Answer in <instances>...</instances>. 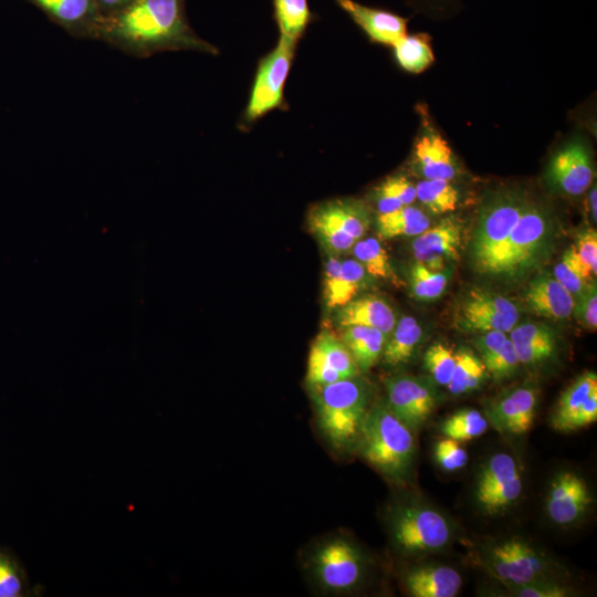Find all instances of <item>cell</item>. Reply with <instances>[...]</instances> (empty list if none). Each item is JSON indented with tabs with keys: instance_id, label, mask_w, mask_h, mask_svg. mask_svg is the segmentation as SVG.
<instances>
[{
	"instance_id": "1",
	"label": "cell",
	"mask_w": 597,
	"mask_h": 597,
	"mask_svg": "<svg viewBox=\"0 0 597 597\" xmlns=\"http://www.w3.org/2000/svg\"><path fill=\"white\" fill-rule=\"evenodd\" d=\"M97 39L138 57L176 50L218 53L190 28L184 0H135L103 18Z\"/></svg>"
},
{
	"instance_id": "2",
	"label": "cell",
	"mask_w": 597,
	"mask_h": 597,
	"mask_svg": "<svg viewBox=\"0 0 597 597\" xmlns=\"http://www.w3.org/2000/svg\"><path fill=\"white\" fill-rule=\"evenodd\" d=\"M316 427L336 450L356 447L369 409V390L358 376L310 388Z\"/></svg>"
},
{
	"instance_id": "3",
	"label": "cell",
	"mask_w": 597,
	"mask_h": 597,
	"mask_svg": "<svg viewBox=\"0 0 597 597\" xmlns=\"http://www.w3.org/2000/svg\"><path fill=\"white\" fill-rule=\"evenodd\" d=\"M356 448L371 467L394 482L408 478L416 453L412 431L385 402L369 407Z\"/></svg>"
},
{
	"instance_id": "4",
	"label": "cell",
	"mask_w": 597,
	"mask_h": 597,
	"mask_svg": "<svg viewBox=\"0 0 597 597\" xmlns=\"http://www.w3.org/2000/svg\"><path fill=\"white\" fill-rule=\"evenodd\" d=\"M553 232L554 223L548 210L531 201L505 241L478 271L494 276L521 275L548 254Z\"/></svg>"
},
{
	"instance_id": "5",
	"label": "cell",
	"mask_w": 597,
	"mask_h": 597,
	"mask_svg": "<svg viewBox=\"0 0 597 597\" xmlns=\"http://www.w3.org/2000/svg\"><path fill=\"white\" fill-rule=\"evenodd\" d=\"M306 566L311 579L322 591L343 594L360 584L366 559L354 542L343 536H332L314 546Z\"/></svg>"
},
{
	"instance_id": "6",
	"label": "cell",
	"mask_w": 597,
	"mask_h": 597,
	"mask_svg": "<svg viewBox=\"0 0 597 597\" xmlns=\"http://www.w3.org/2000/svg\"><path fill=\"white\" fill-rule=\"evenodd\" d=\"M531 201L521 191L504 190L495 192L483 203L471 242L476 270L505 241Z\"/></svg>"
},
{
	"instance_id": "7",
	"label": "cell",
	"mask_w": 597,
	"mask_h": 597,
	"mask_svg": "<svg viewBox=\"0 0 597 597\" xmlns=\"http://www.w3.org/2000/svg\"><path fill=\"white\" fill-rule=\"evenodd\" d=\"M390 534L404 553L433 552L447 546L452 530L438 511L422 505H402L392 512Z\"/></svg>"
},
{
	"instance_id": "8",
	"label": "cell",
	"mask_w": 597,
	"mask_h": 597,
	"mask_svg": "<svg viewBox=\"0 0 597 597\" xmlns=\"http://www.w3.org/2000/svg\"><path fill=\"white\" fill-rule=\"evenodd\" d=\"M296 42L280 36L276 46L265 55L258 67L244 121L252 123L283 102V91Z\"/></svg>"
},
{
	"instance_id": "9",
	"label": "cell",
	"mask_w": 597,
	"mask_h": 597,
	"mask_svg": "<svg viewBox=\"0 0 597 597\" xmlns=\"http://www.w3.org/2000/svg\"><path fill=\"white\" fill-rule=\"evenodd\" d=\"M386 405L412 432L425 425L436 407L433 389L425 380L410 375H396L385 380Z\"/></svg>"
},
{
	"instance_id": "10",
	"label": "cell",
	"mask_w": 597,
	"mask_h": 597,
	"mask_svg": "<svg viewBox=\"0 0 597 597\" xmlns=\"http://www.w3.org/2000/svg\"><path fill=\"white\" fill-rule=\"evenodd\" d=\"M519 321L516 305L507 297L480 290L469 293L460 306V327L469 332L510 333Z\"/></svg>"
},
{
	"instance_id": "11",
	"label": "cell",
	"mask_w": 597,
	"mask_h": 597,
	"mask_svg": "<svg viewBox=\"0 0 597 597\" xmlns=\"http://www.w3.org/2000/svg\"><path fill=\"white\" fill-rule=\"evenodd\" d=\"M358 367L341 338L328 331L321 332L311 345L306 383L310 388L358 376Z\"/></svg>"
},
{
	"instance_id": "12",
	"label": "cell",
	"mask_w": 597,
	"mask_h": 597,
	"mask_svg": "<svg viewBox=\"0 0 597 597\" xmlns=\"http://www.w3.org/2000/svg\"><path fill=\"white\" fill-rule=\"evenodd\" d=\"M597 420V375L585 371L561 395L551 417V426L559 432H573Z\"/></svg>"
},
{
	"instance_id": "13",
	"label": "cell",
	"mask_w": 597,
	"mask_h": 597,
	"mask_svg": "<svg viewBox=\"0 0 597 597\" xmlns=\"http://www.w3.org/2000/svg\"><path fill=\"white\" fill-rule=\"evenodd\" d=\"M488 565L492 573L509 587L543 578L547 564L526 542L519 538L504 541L491 548Z\"/></svg>"
},
{
	"instance_id": "14",
	"label": "cell",
	"mask_w": 597,
	"mask_h": 597,
	"mask_svg": "<svg viewBox=\"0 0 597 597\" xmlns=\"http://www.w3.org/2000/svg\"><path fill=\"white\" fill-rule=\"evenodd\" d=\"M538 394L534 386H520L491 401L486 420L499 432L524 434L533 426Z\"/></svg>"
},
{
	"instance_id": "15",
	"label": "cell",
	"mask_w": 597,
	"mask_h": 597,
	"mask_svg": "<svg viewBox=\"0 0 597 597\" xmlns=\"http://www.w3.org/2000/svg\"><path fill=\"white\" fill-rule=\"evenodd\" d=\"M461 244V223L458 219L449 217L416 235L411 249L417 262L439 272L446 270L448 262L459 258Z\"/></svg>"
},
{
	"instance_id": "16",
	"label": "cell",
	"mask_w": 597,
	"mask_h": 597,
	"mask_svg": "<svg viewBox=\"0 0 597 597\" xmlns=\"http://www.w3.org/2000/svg\"><path fill=\"white\" fill-rule=\"evenodd\" d=\"M593 177L590 154L579 142L562 147L551 159L547 169L549 182L570 196L584 193L590 187Z\"/></svg>"
},
{
	"instance_id": "17",
	"label": "cell",
	"mask_w": 597,
	"mask_h": 597,
	"mask_svg": "<svg viewBox=\"0 0 597 597\" xmlns=\"http://www.w3.org/2000/svg\"><path fill=\"white\" fill-rule=\"evenodd\" d=\"M591 503V494L585 480L575 472L558 473L551 483L546 499V512L558 525L579 520Z\"/></svg>"
},
{
	"instance_id": "18",
	"label": "cell",
	"mask_w": 597,
	"mask_h": 597,
	"mask_svg": "<svg viewBox=\"0 0 597 597\" xmlns=\"http://www.w3.org/2000/svg\"><path fill=\"white\" fill-rule=\"evenodd\" d=\"M412 167L423 179L453 180L459 174L454 153L427 122L413 146Z\"/></svg>"
},
{
	"instance_id": "19",
	"label": "cell",
	"mask_w": 597,
	"mask_h": 597,
	"mask_svg": "<svg viewBox=\"0 0 597 597\" xmlns=\"http://www.w3.org/2000/svg\"><path fill=\"white\" fill-rule=\"evenodd\" d=\"M74 36L97 39L104 15L94 0H28Z\"/></svg>"
},
{
	"instance_id": "20",
	"label": "cell",
	"mask_w": 597,
	"mask_h": 597,
	"mask_svg": "<svg viewBox=\"0 0 597 597\" xmlns=\"http://www.w3.org/2000/svg\"><path fill=\"white\" fill-rule=\"evenodd\" d=\"M366 271L356 259L341 261L329 254L324 269V300L329 308L344 306L366 283Z\"/></svg>"
},
{
	"instance_id": "21",
	"label": "cell",
	"mask_w": 597,
	"mask_h": 597,
	"mask_svg": "<svg viewBox=\"0 0 597 597\" xmlns=\"http://www.w3.org/2000/svg\"><path fill=\"white\" fill-rule=\"evenodd\" d=\"M336 2L374 42L394 45L406 35L407 20L400 15L363 6L355 0Z\"/></svg>"
},
{
	"instance_id": "22",
	"label": "cell",
	"mask_w": 597,
	"mask_h": 597,
	"mask_svg": "<svg viewBox=\"0 0 597 597\" xmlns=\"http://www.w3.org/2000/svg\"><path fill=\"white\" fill-rule=\"evenodd\" d=\"M307 219L323 222L339 230L356 241L368 230L369 212L367 207L354 199H336L315 205Z\"/></svg>"
},
{
	"instance_id": "23",
	"label": "cell",
	"mask_w": 597,
	"mask_h": 597,
	"mask_svg": "<svg viewBox=\"0 0 597 597\" xmlns=\"http://www.w3.org/2000/svg\"><path fill=\"white\" fill-rule=\"evenodd\" d=\"M525 301L535 314L554 320L567 318L574 307L573 295L549 274L538 275L530 282Z\"/></svg>"
},
{
	"instance_id": "24",
	"label": "cell",
	"mask_w": 597,
	"mask_h": 597,
	"mask_svg": "<svg viewBox=\"0 0 597 597\" xmlns=\"http://www.w3.org/2000/svg\"><path fill=\"white\" fill-rule=\"evenodd\" d=\"M336 323L344 328L362 325L381 331L388 336L396 325V315L391 306L377 295H364L353 298L338 307Z\"/></svg>"
},
{
	"instance_id": "25",
	"label": "cell",
	"mask_w": 597,
	"mask_h": 597,
	"mask_svg": "<svg viewBox=\"0 0 597 597\" xmlns=\"http://www.w3.org/2000/svg\"><path fill=\"white\" fill-rule=\"evenodd\" d=\"M405 586L413 597H454L462 586V578L447 565L421 566L406 575Z\"/></svg>"
},
{
	"instance_id": "26",
	"label": "cell",
	"mask_w": 597,
	"mask_h": 597,
	"mask_svg": "<svg viewBox=\"0 0 597 597\" xmlns=\"http://www.w3.org/2000/svg\"><path fill=\"white\" fill-rule=\"evenodd\" d=\"M342 342L350 352L359 371H367L383 354L387 336L379 329L352 325L343 328Z\"/></svg>"
},
{
	"instance_id": "27",
	"label": "cell",
	"mask_w": 597,
	"mask_h": 597,
	"mask_svg": "<svg viewBox=\"0 0 597 597\" xmlns=\"http://www.w3.org/2000/svg\"><path fill=\"white\" fill-rule=\"evenodd\" d=\"M422 337V328L412 316H402L386 339L383 358L388 366L407 364Z\"/></svg>"
},
{
	"instance_id": "28",
	"label": "cell",
	"mask_w": 597,
	"mask_h": 597,
	"mask_svg": "<svg viewBox=\"0 0 597 597\" xmlns=\"http://www.w3.org/2000/svg\"><path fill=\"white\" fill-rule=\"evenodd\" d=\"M429 227V217L411 205L390 212L378 213L376 218L377 233L383 239L416 237Z\"/></svg>"
},
{
	"instance_id": "29",
	"label": "cell",
	"mask_w": 597,
	"mask_h": 597,
	"mask_svg": "<svg viewBox=\"0 0 597 597\" xmlns=\"http://www.w3.org/2000/svg\"><path fill=\"white\" fill-rule=\"evenodd\" d=\"M454 368L447 387L453 395L478 389L484 381L486 368L473 352L462 348L454 353Z\"/></svg>"
},
{
	"instance_id": "30",
	"label": "cell",
	"mask_w": 597,
	"mask_h": 597,
	"mask_svg": "<svg viewBox=\"0 0 597 597\" xmlns=\"http://www.w3.org/2000/svg\"><path fill=\"white\" fill-rule=\"evenodd\" d=\"M416 199L431 213L441 214L455 210L460 192L451 180L422 179L416 185Z\"/></svg>"
},
{
	"instance_id": "31",
	"label": "cell",
	"mask_w": 597,
	"mask_h": 597,
	"mask_svg": "<svg viewBox=\"0 0 597 597\" xmlns=\"http://www.w3.org/2000/svg\"><path fill=\"white\" fill-rule=\"evenodd\" d=\"M519 475L521 474L512 455L503 452L492 455L478 475L475 499L502 488Z\"/></svg>"
},
{
	"instance_id": "32",
	"label": "cell",
	"mask_w": 597,
	"mask_h": 597,
	"mask_svg": "<svg viewBox=\"0 0 597 597\" xmlns=\"http://www.w3.org/2000/svg\"><path fill=\"white\" fill-rule=\"evenodd\" d=\"M373 198L379 213L390 212L416 200V186L404 175H395L379 184Z\"/></svg>"
},
{
	"instance_id": "33",
	"label": "cell",
	"mask_w": 597,
	"mask_h": 597,
	"mask_svg": "<svg viewBox=\"0 0 597 597\" xmlns=\"http://www.w3.org/2000/svg\"><path fill=\"white\" fill-rule=\"evenodd\" d=\"M353 253L367 274L399 285V279L392 270L389 256L376 238L357 240L353 247Z\"/></svg>"
},
{
	"instance_id": "34",
	"label": "cell",
	"mask_w": 597,
	"mask_h": 597,
	"mask_svg": "<svg viewBox=\"0 0 597 597\" xmlns=\"http://www.w3.org/2000/svg\"><path fill=\"white\" fill-rule=\"evenodd\" d=\"M392 46L398 64L410 73L425 71L434 60L429 39L423 34H406Z\"/></svg>"
},
{
	"instance_id": "35",
	"label": "cell",
	"mask_w": 597,
	"mask_h": 597,
	"mask_svg": "<svg viewBox=\"0 0 597 597\" xmlns=\"http://www.w3.org/2000/svg\"><path fill=\"white\" fill-rule=\"evenodd\" d=\"M280 36L298 41L310 21L307 0H273Z\"/></svg>"
},
{
	"instance_id": "36",
	"label": "cell",
	"mask_w": 597,
	"mask_h": 597,
	"mask_svg": "<svg viewBox=\"0 0 597 597\" xmlns=\"http://www.w3.org/2000/svg\"><path fill=\"white\" fill-rule=\"evenodd\" d=\"M488 427L489 422L480 411L463 409L454 412L441 423V432L444 437L462 442L482 436Z\"/></svg>"
},
{
	"instance_id": "37",
	"label": "cell",
	"mask_w": 597,
	"mask_h": 597,
	"mask_svg": "<svg viewBox=\"0 0 597 597\" xmlns=\"http://www.w3.org/2000/svg\"><path fill=\"white\" fill-rule=\"evenodd\" d=\"M449 271L434 272L420 262H416L410 270V286L413 295L423 301L439 297L446 290Z\"/></svg>"
},
{
	"instance_id": "38",
	"label": "cell",
	"mask_w": 597,
	"mask_h": 597,
	"mask_svg": "<svg viewBox=\"0 0 597 597\" xmlns=\"http://www.w3.org/2000/svg\"><path fill=\"white\" fill-rule=\"evenodd\" d=\"M553 276L573 297H576L593 281L579 263L572 247L564 252L562 260L555 265Z\"/></svg>"
},
{
	"instance_id": "39",
	"label": "cell",
	"mask_w": 597,
	"mask_h": 597,
	"mask_svg": "<svg viewBox=\"0 0 597 597\" xmlns=\"http://www.w3.org/2000/svg\"><path fill=\"white\" fill-rule=\"evenodd\" d=\"M423 363L436 383L448 385L455 363L452 348L442 343H436L427 349Z\"/></svg>"
},
{
	"instance_id": "40",
	"label": "cell",
	"mask_w": 597,
	"mask_h": 597,
	"mask_svg": "<svg viewBox=\"0 0 597 597\" xmlns=\"http://www.w3.org/2000/svg\"><path fill=\"white\" fill-rule=\"evenodd\" d=\"M522 491L523 482L521 475H519L504 486L476 499V502L483 512L494 515L505 511L516 502Z\"/></svg>"
},
{
	"instance_id": "41",
	"label": "cell",
	"mask_w": 597,
	"mask_h": 597,
	"mask_svg": "<svg viewBox=\"0 0 597 597\" xmlns=\"http://www.w3.org/2000/svg\"><path fill=\"white\" fill-rule=\"evenodd\" d=\"M513 344H525L556 349L555 332L545 324L527 322L515 325L510 331Z\"/></svg>"
},
{
	"instance_id": "42",
	"label": "cell",
	"mask_w": 597,
	"mask_h": 597,
	"mask_svg": "<svg viewBox=\"0 0 597 597\" xmlns=\"http://www.w3.org/2000/svg\"><path fill=\"white\" fill-rule=\"evenodd\" d=\"M434 459L442 470L453 472L465 467L469 455L459 441L446 437L436 443Z\"/></svg>"
},
{
	"instance_id": "43",
	"label": "cell",
	"mask_w": 597,
	"mask_h": 597,
	"mask_svg": "<svg viewBox=\"0 0 597 597\" xmlns=\"http://www.w3.org/2000/svg\"><path fill=\"white\" fill-rule=\"evenodd\" d=\"M483 364L486 371L495 380H503L512 376L516 371L520 360L510 338L507 337L501 349Z\"/></svg>"
},
{
	"instance_id": "44",
	"label": "cell",
	"mask_w": 597,
	"mask_h": 597,
	"mask_svg": "<svg viewBox=\"0 0 597 597\" xmlns=\"http://www.w3.org/2000/svg\"><path fill=\"white\" fill-rule=\"evenodd\" d=\"M573 313L583 326L589 329H596L597 291L595 280L589 282L587 286L574 297Z\"/></svg>"
},
{
	"instance_id": "45",
	"label": "cell",
	"mask_w": 597,
	"mask_h": 597,
	"mask_svg": "<svg viewBox=\"0 0 597 597\" xmlns=\"http://www.w3.org/2000/svg\"><path fill=\"white\" fill-rule=\"evenodd\" d=\"M585 272L593 279L597 272V233L587 229L579 233L572 247Z\"/></svg>"
},
{
	"instance_id": "46",
	"label": "cell",
	"mask_w": 597,
	"mask_h": 597,
	"mask_svg": "<svg viewBox=\"0 0 597 597\" xmlns=\"http://www.w3.org/2000/svg\"><path fill=\"white\" fill-rule=\"evenodd\" d=\"M510 588L514 596L520 597H565L569 595L566 587L544 578Z\"/></svg>"
},
{
	"instance_id": "47",
	"label": "cell",
	"mask_w": 597,
	"mask_h": 597,
	"mask_svg": "<svg viewBox=\"0 0 597 597\" xmlns=\"http://www.w3.org/2000/svg\"><path fill=\"white\" fill-rule=\"evenodd\" d=\"M507 339L506 333L499 331L482 332L473 343L481 355L482 362L493 357Z\"/></svg>"
},
{
	"instance_id": "48",
	"label": "cell",
	"mask_w": 597,
	"mask_h": 597,
	"mask_svg": "<svg viewBox=\"0 0 597 597\" xmlns=\"http://www.w3.org/2000/svg\"><path fill=\"white\" fill-rule=\"evenodd\" d=\"M21 591V580L4 558H0V597H15Z\"/></svg>"
},
{
	"instance_id": "49",
	"label": "cell",
	"mask_w": 597,
	"mask_h": 597,
	"mask_svg": "<svg viewBox=\"0 0 597 597\" xmlns=\"http://www.w3.org/2000/svg\"><path fill=\"white\" fill-rule=\"evenodd\" d=\"M97 4L101 13L105 15H109L113 13H116L130 3H133L135 0H94Z\"/></svg>"
},
{
	"instance_id": "50",
	"label": "cell",
	"mask_w": 597,
	"mask_h": 597,
	"mask_svg": "<svg viewBox=\"0 0 597 597\" xmlns=\"http://www.w3.org/2000/svg\"><path fill=\"white\" fill-rule=\"evenodd\" d=\"M596 192H597L596 191V186L594 185V187L590 189L589 196H588V205H589L590 217H591L594 222H596V220H597V206H596L597 193Z\"/></svg>"
}]
</instances>
